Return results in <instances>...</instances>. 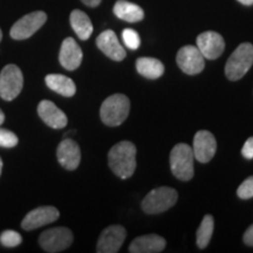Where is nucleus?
<instances>
[{
  "label": "nucleus",
  "instance_id": "nucleus-27",
  "mask_svg": "<svg viewBox=\"0 0 253 253\" xmlns=\"http://www.w3.org/2000/svg\"><path fill=\"white\" fill-rule=\"evenodd\" d=\"M237 195L242 199H250L253 197V176L246 178L237 190Z\"/></svg>",
  "mask_w": 253,
  "mask_h": 253
},
{
  "label": "nucleus",
  "instance_id": "nucleus-30",
  "mask_svg": "<svg viewBox=\"0 0 253 253\" xmlns=\"http://www.w3.org/2000/svg\"><path fill=\"white\" fill-rule=\"evenodd\" d=\"M84 5L89 6V7H96L100 5L101 0H81Z\"/></svg>",
  "mask_w": 253,
  "mask_h": 253
},
{
  "label": "nucleus",
  "instance_id": "nucleus-7",
  "mask_svg": "<svg viewBox=\"0 0 253 253\" xmlns=\"http://www.w3.org/2000/svg\"><path fill=\"white\" fill-rule=\"evenodd\" d=\"M73 237L72 231L67 227H53L46 230L39 237V244L43 251L48 253H56L65 251L72 245Z\"/></svg>",
  "mask_w": 253,
  "mask_h": 253
},
{
  "label": "nucleus",
  "instance_id": "nucleus-13",
  "mask_svg": "<svg viewBox=\"0 0 253 253\" xmlns=\"http://www.w3.org/2000/svg\"><path fill=\"white\" fill-rule=\"evenodd\" d=\"M60 217L59 210L54 207H40L28 212L21 221L24 230L32 231L53 223Z\"/></svg>",
  "mask_w": 253,
  "mask_h": 253
},
{
  "label": "nucleus",
  "instance_id": "nucleus-26",
  "mask_svg": "<svg viewBox=\"0 0 253 253\" xmlns=\"http://www.w3.org/2000/svg\"><path fill=\"white\" fill-rule=\"evenodd\" d=\"M18 136L14 132L0 128V147L13 148L18 144Z\"/></svg>",
  "mask_w": 253,
  "mask_h": 253
},
{
  "label": "nucleus",
  "instance_id": "nucleus-3",
  "mask_svg": "<svg viewBox=\"0 0 253 253\" xmlns=\"http://www.w3.org/2000/svg\"><path fill=\"white\" fill-rule=\"evenodd\" d=\"M194 151L190 145L178 143L170 153L171 172L179 181L188 182L194 177Z\"/></svg>",
  "mask_w": 253,
  "mask_h": 253
},
{
  "label": "nucleus",
  "instance_id": "nucleus-16",
  "mask_svg": "<svg viewBox=\"0 0 253 253\" xmlns=\"http://www.w3.org/2000/svg\"><path fill=\"white\" fill-rule=\"evenodd\" d=\"M82 50L73 38H66L60 49L59 61L67 71H75L80 67L82 62Z\"/></svg>",
  "mask_w": 253,
  "mask_h": 253
},
{
  "label": "nucleus",
  "instance_id": "nucleus-12",
  "mask_svg": "<svg viewBox=\"0 0 253 253\" xmlns=\"http://www.w3.org/2000/svg\"><path fill=\"white\" fill-rule=\"evenodd\" d=\"M197 48L201 50L205 59L214 60L223 54L225 41L217 32L208 31L197 37Z\"/></svg>",
  "mask_w": 253,
  "mask_h": 253
},
{
  "label": "nucleus",
  "instance_id": "nucleus-8",
  "mask_svg": "<svg viewBox=\"0 0 253 253\" xmlns=\"http://www.w3.org/2000/svg\"><path fill=\"white\" fill-rule=\"evenodd\" d=\"M47 20V14L42 11L28 13L15 23L11 28V37L14 40H25L33 36L43 26Z\"/></svg>",
  "mask_w": 253,
  "mask_h": 253
},
{
  "label": "nucleus",
  "instance_id": "nucleus-25",
  "mask_svg": "<svg viewBox=\"0 0 253 253\" xmlns=\"http://www.w3.org/2000/svg\"><path fill=\"white\" fill-rule=\"evenodd\" d=\"M122 38L125 41V45L130 49H137L141 45V39L138 33L131 28H126L122 32Z\"/></svg>",
  "mask_w": 253,
  "mask_h": 253
},
{
  "label": "nucleus",
  "instance_id": "nucleus-20",
  "mask_svg": "<svg viewBox=\"0 0 253 253\" xmlns=\"http://www.w3.org/2000/svg\"><path fill=\"white\" fill-rule=\"evenodd\" d=\"M114 13L121 20L126 23H138L144 18V12L140 6L126 1V0H119L114 6Z\"/></svg>",
  "mask_w": 253,
  "mask_h": 253
},
{
  "label": "nucleus",
  "instance_id": "nucleus-5",
  "mask_svg": "<svg viewBox=\"0 0 253 253\" xmlns=\"http://www.w3.org/2000/svg\"><path fill=\"white\" fill-rule=\"evenodd\" d=\"M178 194L175 189L169 186H161L154 189L142 201V210L148 214L162 213L176 204Z\"/></svg>",
  "mask_w": 253,
  "mask_h": 253
},
{
  "label": "nucleus",
  "instance_id": "nucleus-19",
  "mask_svg": "<svg viewBox=\"0 0 253 253\" xmlns=\"http://www.w3.org/2000/svg\"><path fill=\"white\" fill-rule=\"evenodd\" d=\"M45 82L49 89L65 97H72L77 93V86L71 78L61 74H49L45 78Z\"/></svg>",
  "mask_w": 253,
  "mask_h": 253
},
{
  "label": "nucleus",
  "instance_id": "nucleus-18",
  "mask_svg": "<svg viewBox=\"0 0 253 253\" xmlns=\"http://www.w3.org/2000/svg\"><path fill=\"white\" fill-rule=\"evenodd\" d=\"M167 242L163 237L157 235H145L137 237L129 245L131 253H158L166 249Z\"/></svg>",
  "mask_w": 253,
  "mask_h": 253
},
{
  "label": "nucleus",
  "instance_id": "nucleus-14",
  "mask_svg": "<svg viewBox=\"0 0 253 253\" xmlns=\"http://www.w3.org/2000/svg\"><path fill=\"white\" fill-rule=\"evenodd\" d=\"M56 157L59 163L66 170H75L81 161V150L79 144L72 138H65L59 144L56 150Z\"/></svg>",
  "mask_w": 253,
  "mask_h": 253
},
{
  "label": "nucleus",
  "instance_id": "nucleus-23",
  "mask_svg": "<svg viewBox=\"0 0 253 253\" xmlns=\"http://www.w3.org/2000/svg\"><path fill=\"white\" fill-rule=\"evenodd\" d=\"M214 229V220L211 214L204 216L201 225L197 230V246L199 249H205L210 243Z\"/></svg>",
  "mask_w": 253,
  "mask_h": 253
},
{
  "label": "nucleus",
  "instance_id": "nucleus-28",
  "mask_svg": "<svg viewBox=\"0 0 253 253\" xmlns=\"http://www.w3.org/2000/svg\"><path fill=\"white\" fill-rule=\"evenodd\" d=\"M242 155L245 158H248V160H252L253 158V136L245 142L244 147L242 149Z\"/></svg>",
  "mask_w": 253,
  "mask_h": 253
},
{
  "label": "nucleus",
  "instance_id": "nucleus-11",
  "mask_svg": "<svg viewBox=\"0 0 253 253\" xmlns=\"http://www.w3.org/2000/svg\"><path fill=\"white\" fill-rule=\"evenodd\" d=\"M217 150V141L214 136L208 130H199L194 137L192 151L198 162L208 163L212 160Z\"/></svg>",
  "mask_w": 253,
  "mask_h": 253
},
{
  "label": "nucleus",
  "instance_id": "nucleus-4",
  "mask_svg": "<svg viewBox=\"0 0 253 253\" xmlns=\"http://www.w3.org/2000/svg\"><path fill=\"white\" fill-rule=\"evenodd\" d=\"M253 65V45L244 42L231 54L225 65V75L231 81L240 80Z\"/></svg>",
  "mask_w": 253,
  "mask_h": 253
},
{
  "label": "nucleus",
  "instance_id": "nucleus-33",
  "mask_svg": "<svg viewBox=\"0 0 253 253\" xmlns=\"http://www.w3.org/2000/svg\"><path fill=\"white\" fill-rule=\"evenodd\" d=\"M1 170H2V160L0 158V175H1Z\"/></svg>",
  "mask_w": 253,
  "mask_h": 253
},
{
  "label": "nucleus",
  "instance_id": "nucleus-9",
  "mask_svg": "<svg viewBox=\"0 0 253 253\" xmlns=\"http://www.w3.org/2000/svg\"><path fill=\"white\" fill-rule=\"evenodd\" d=\"M176 61L181 71L189 75L198 74L205 67V58L195 46L182 47L177 53Z\"/></svg>",
  "mask_w": 253,
  "mask_h": 253
},
{
  "label": "nucleus",
  "instance_id": "nucleus-29",
  "mask_svg": "<svg viewBox=\"0 0 253 253\" xmlns=\"http://www.w3.org/2000/svg\"><path fill=\"white\" fill-rule=\"evenodd\" d=\"M243 239H244V243L246 245L253 246V224L249 227L248 230H246V232L244 233V237H243Z\"/></svg>",
  "mask_w": 253,
  "mask_h": 253
},
{
  "label": "nucleus",
  "instance_id": "nucleus-24",
  "mask_svg": "<svg viewBox=\"0 0 253 253\" xmlns=\"http://www.w3.org/2000/svg\"><path fill=\"white\" fill-rule=\"evenodd\" d=\"M23 242V237L17 231L6 230L0 235V243L5 248H15Z\"/></svg>",
  "mask_w": 253,
  "mask_h": 253
},
{
  "label": "nucleus",
  "instance_id": "nucleus-31",
  "mask_svg": "<svg viewBox=\"0 0 253 253\" xmlns=\"http://www.w3.org/2000/svg\"><path fill=\"white\" fill-rule=\"evenodd\" d=\"M240 4L246 5V6H251L253 5V0H238Z\"/></svg>",
  "mask_w": 253,
  "mask_h": 253
},
{
  "label": "nucleus",
  "instance_id": "nucleus-1",
  "mask_svg": "<svg viewBox=\"0 0 253 253\" xmlns=\"http://www.w3.org/2000/svg\"><path fill=\"white\" fill-rule=\"evenodd\" d=\"M108 163L112 171L120 178L132 176L136 169V147L134 143L122 141L116 143L108 154Z\"/></svg>",
  "mask_w": 253,
  "mask_h": 253
},
{
  "label": "nucleus",
  "instance_id": "nucleus-17",
  "mask_svg": "<svg viewBox=\"0 0 253 253\" xmlns=\"http://www.w3.org/2000/svg\"><path fill=\"white\" fill-rule=\"evenodd\" d=\"M38 114H39L40 119L53 129H61L68 123L66 114L61 109H59L52 101H41L38 106Z\"/></svg>",
  "mask_w": 253,
  "mask_h": 253
},
{
  "label": "nucleus",
  "instance_id": "nucleus-15",
  "mask_svg": "<svg viewBox=\"0 0 253 253\" xmlns=\"http://www.w3.org/2000/svg\"><path fill=\"white\" fill-rule=\"evenodd\" d=\"M96 46L103 54L114 61H122L126 58V53L121 43L119 42L118 37L113 31H104L97 37Z\"/></svg>",
  "mask_w": 253,
  "mask_h": 253
},
{
  "label": "nucleus",
  "instance_id": "nucleus-21",
  "mask_svg": "<svg viewBox=\"0 0 253 253\" xmlns=\"http://www.w3.org/2000/svg\"><path fill=\"white\" fill-rule=\"evenodd\" d=\"M71 25L81 40H88L93 33V24L89 17L80 9H74L71 13Z\"/></svg>",
  "mask_w": 253,
  "mask_h": 253
},
{
  "label": "nucleus",
  "instance_id": "nucleus-22",
  "mask_svg": "<svg viewBox=\"0 0 253 253\" xmlns=\"http://www.w3.org/2000/svg\"><path fill=\"white\" fill-rule=\"evenodd\" d=\"M136 69L142 77L156 80L164 74V66L160 60L154 58H140L136 61Z\"/></svg>",
  "mask_w": 253,
  "mask_h": 253
},
{
  "label": "nucleus",
  "instance_id": "nucleus-10",
  "mask_svg": "<svg viewBox=\"0 0 253 253\" xmlns=\"http://www.w3.org/2000/svg\"><path fill=\"white\" fill-rule=\"evenodd\" d=\"M126 237V229L121 225H112L102 231L97 240L96 252L116 253L120 251Z\"/></svg>",
  "mask_w": 253,
  "mask_h": 253
},
{
  "label": "nucleus",
  "instance_id": "nucleus-6",
  "mask_svg": "<svg viewBox=\"0 0 253 253\" xmlns=\"http://www.w3.org/2000/svg\"><path fill=\"white\" fill-rule=\"evenodd\" d=\"M24 77L20 68L15 65H7L0 73V97L12 101L21 93Z\"/></svg>",
  "mask_w": 253,
  "mask_h": 253
},
{
  "label": "nucleus",
  "instance_id": "nucleus-34",
  "mask_svg": "<svg viewBox=\"0 0 253 253\" xmlns=\"http://www.w3.org/2000/svg\"><path fill=\"white\" fill-rule=\"evenodd\" d=\"M1 39H2V32L0 30V41H1Z\"/></svg>",
  "mask_w": 253,
  "mask_h": 253
},
{
  "label": "nucleus",
  "instance_id": "nucleus-32",
  "mask_svg": "<svg viewBox=\"0 0 253 253\" xmlns=\"http://www.w3.org/2000/svg\"><path fill=\"white\" fill-rule=\"evenodd\" d=\"M4 121H5V115H4V113H2V110L0 109V126L4 123Z\"/></svg>",
  "mask_w": 253,
  "mask_h": 253
},
{
  "label": "nucleus",
  "instance_id": "nucleus-2",
  "mask_svg": "<svg viewBox=\"0 0 253 253\" xmlns=\"http://www.w3.org/2000/svg\"><path fill=\"white\" fill-rule=\"evenodd\" d=\"M130 110V101L123 94H114L103 101L100 109L102 122L108 126H118L126 121Z\"/></svg>",
  "mask_w": 253,
  "mask_h": 253
}]
</instances>
